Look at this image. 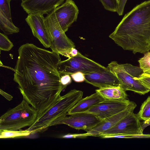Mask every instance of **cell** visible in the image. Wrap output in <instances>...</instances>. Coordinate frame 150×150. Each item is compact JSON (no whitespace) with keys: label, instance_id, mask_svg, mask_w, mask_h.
Segmentation results:
<instances>
[{"label":"cell","instance_id":"1","mask_svg":"<svg viewBox=\"0 0 150 150\" xmlns=\"http://www.w3.org/2000/svg\"><path fill=\"white\" fill-rule=\"evenodd\" d=\"M18 51L13 80L23 99L37 110V120L58 102L66 87L61 83L57 69L60 54L29 43Z\"/></svg>","mask_w":150,"mask_h":150},{"label":"cell","instance_id":"2","mask_svg":"<svg viewBox=\"0 0 150 150\" xmlns=\"http://www.w3.org/2000/svg\"><path fill=\"white\" fill-rule=\"evenodd\" d=\"M109 37L125 50L144 54L150 50V0L126 13Z\"/></svg>","mask_w":150,"mask_h":150},{"label":"cell","instance_id":"3","mask_svg":"<svg viewBox=\"0 0 150 150\" xmlns=\"http://www.w3.org/2000/svg\"><path fill=\"white\" fill-rule=\"evenodd\" d=\"M83 92L76 89L71 90L60 99L53 107L27 129L31 134L42 132L47 130L50 125L55 120L68 115V113L82 98Z\"/></svg>","mask_w":150,"mask_h":150},{"label":"cell","instance_id":"4","mask_svg":"<svg viewBox=\"0 0 150 150\" xmlns=\"http://www.w3.org/2000/svg\"><path fill=\"white\" fill-rule=\"evenodd\" d=\"M37 110L25 100L1 115L0 130H18L31 126L37 117Z\"/></svg>","mask_w":150,"mask_h":150},{"label":"cell","instance_id":"5","mask_svg":"<svg viewBox=\"0 0 150 150\" xmlns=\"http://www.w3.org/2000/svg\"><path fill=\"white\" fill-rule=\"evenodd\" d=\"M116 77L120 86L125 91H131L144 95L150 90L136 79L144 72L139 67L129 64H119L113 61L107 67Z\"/></svg>","mask_w":150,"mask_h":150},{"label":"cell","instance_id":"6","mask_svg":"<svg viewBox=\"0 0 150 150\" xmlns=\"http://www.w3.org/2000/svg\"><path fill=\"white\" fill-rule=\"evenodd\" d=\"M45 23L52 51L69 58L70 52L75 45L61 28L53 11L47 14Z\"/></svg>","mask_w":150,"mask_h":150},{"label":"cell","instance_id":"7","mask_svg":"<svg viewBox=\"0 0 150 150\" xmlns=\"http://www.w3.org/2000/svg\"><path fill=\"white\" fill-rule=\"evenodd\" d=\"M105 67L84 56L79 52L76 56L61 61L58 64L57 69L60 75H70L77 72L87 74Z\"/></svg>","mask_w":150,"mask_h":150},{"label":"cell","instance_id":"8","mask_svg":"<svg viewBox=\"0 0 150 150\" xmlns=\"http://www.w3.org/2000/svg\"><path fill=\"white\" fill-rule=\"evenodd\" d=\"M93 114L82 112L67 115L57 119L49 125V127L65 124L76 129H82L86 132L90 131L101 120Z\"/></svg>","mask_w":150,"mask_h":150},{"label":"cell","instance_id":"9","mask_svg":"<svg viewBox=\"0 0 150 150\" xmlns=\"http://www.w3.org/2000/svg\"><path fill=\"white\" fill-rule=\"evenodd\" d=\"M140 120L134 112L126 115L113 127L102 134L99 137L117 134L127 135L143 134Z\"/></svg>","mask_w":150,"mask_h":150},{"label":"cell","instance_id":"10","mask_svg":"<svg viewBox=\"0 0 150 150\" xmlns=\"http://www.w3.org/2000/svg\"><path fill=\"white\" fill-rule=\"evenodd\" d=\"M131 102V101L128 99L105 100L92 107L85 112L93 114L102 120L124 110L128 106Z\"/></svg>","mask_w":150,"mask_h":150},{"label":"cell","instance_id":"11","mask_svg":"<svg viewBox=\"0 0 150 150\" xmlns=\"http://www.w3.org/2000/svg\"><path fill=\"white\" fill-rule=\"evenodd\" d=\"M53 11L60 26L65 33L77 20L79 9L72 0H66Z\"/></svg>","mask_w":150,"mask_h":150},{"label":"cell","instance_id":"12","mask_svg":"<svg viewBox=\"0 0 150 150\" xmlns=\"http://www.w3.org/2000/svg\"><path fill=\"white\" fill-rule=\"evenodd\" d=\"M137 106L134 102L122 111L101 120L90 131L85 133L88 136L99 137L102 133L115 125L130 113L134 112Z\"/></svg>","mask_w":150,"mask_h":150},{"label":"cell","instance_id":"13","mask_svg":"<svg viewBox=\"0 0 150 150\" xmlns=\"http://www.w3.org/2000/svg\"><path fill=\"white\" fill-rule=\"evenodd\" d=\"M84 76L86 82L99 88L120 86L117 78L107 67Z\"/></svg>","mask_w":150,"mask_h":150},{"label":"cell","instance_id":"14","mask_svg":"<svg viewBox=\"0 0 150 150\" xmlns=\"http://www.w3.org/2000/svg\"><path fill=\"white\" fill-rule=\"evenodd\" d=\"M45 18L41 13L28 14L25 20L30 28L34 36L46 48L50 44L45 25Z\"/></svg>","mask_w":150,"mask_h":150},{"label":"cell","instance_id":"15","mask_svg":"<svg viewBox=\"0 0 150 150\" xmlns=\"http://www.w3.org/2000/svg\"><path fill=\"white\" fill-rule=\"evenodd\" d=\"M65 0H22L21 6L28 14H48Z\"/></svg>","mask_w":150,"mask_h":150},{"label":"cell","instance_id":"16","mask_svg":"<svg viewBox=\"0 0 150 150\" xmlns=\"http://www.w3.org/2000/svg\"><path fill=\"white\" fill-rule=\"evenodd\" d=\"M105 99L98 93H96L85 98H82L68 112V115L86 112L92 107Z\"/></svg>","mask_w":150,"mask_h":150},{"label":"cell","instance_id":"17","mask_svg":"<svg viewBox=\"0 0 150 150\" xmlns=\"http://www.w3.org/2000/svg\"><path fill=\"white\" fill-rule=\"evenodd\" d=\"M105 100H123L127 99V95L121 86L99 88L96 90Z\"/></svg>","mask_w":150,"mask_h":150},{"label":"cell","instance_id":"18","mask_svg":"<svg viewBox=\"0 0 150 150\" xmlns=\"http://www.w3.org/2000/svg\"><path fill=\"white\" fill-rule=\"evenodd\" d=\"M0 28L6 35L16 33L19 32V28L16 26L12 21L9 20L0 12Z\"/></svg>","mask_w":150,"mask_h":150},{"label":"cell","instance_id":"19","mask_svg":"<svg viewBox=\"0 0 150 150\" xmlns=\"http://www.w3.org/2000/svg\"><path fill=\"white\" fill-rule=\"evenodd\" d=\"M31 132L28 129L18 130H0V138L6 139L24 137L29 135Z\"/></svg>","mask_w":150,"mask_h":150},{"label":"cell","instance_id":"20","mask_svg":"<svg viewBox=\"0 0 150 150\" xmlns=\"http://www.w3.org/2000/svg\"><path fill=\"white\" fill-rule=\"evenodd\" d=\"M137 115L140 120L146 121L150 119V96L142 103Z\"/></svg>","mask_w":150,"mask_h":150},{"label":"cell","instance_id":"21","mask_svg":"<svg viewBox=\"0 0 150 150\" xmlns=\"http://www.w3.org/2000/svg\"><path fill=\"white\" fill-rule=\"evenodd\" d=\"M13 47V43L6 35L0 33V50L9 51Z\"/></svg>","mask_w":150,"mask_h":150},{"label":"cell","instance_id":"22","mask_svg":"<svg viewBox=\"0 0 150 150\" xmlns=\"http://www.w3.org/2000/svg\"><path fill=\"white\" fill-rule=\"evenodd\" d=\"M11 0H0V12L12 21L10 6Z\"/></svg>","mask_w":150,"mask_h":150},{"label":"cell","instance_id":"23","mask_svg":"<svg viewBox=\"0 0 150 150\" xmlns=\"http://www.w3.org/2000/svg\"><path fill=\"white\" fill-rule=\"evenodd\" d=\"M138 62L139 67L144 73L150 70V51L144 54L143 57L140 58Z\"/></svg>","mask_w":150,"mask_h":150},{"label":"cell","instance_id":"24","mask_svg":"<svg viewBox=\"0 0 150 150\" xmlns=\"http://www.w3.org/2000/svg\"><path fill=\"white\" fill-rule=\"evenodd\" d=\"M101 137L103 138H150V134L142 135H127L124 134H115L103 136Z\"/></svg>","mask_w":150,"mask_h":150},{"label":"cell","instance_id":"25","mask_svg":"<svg viewBox=\"0 0 150 150\" xmlns=\"http://www.w3.org/2000/svg\"><path fill=\"white\" fill-rule=\"evenodd\" d=\"M106 10L112 12H116L118 3L117 0H99Z\"/></svg>","mask_w":150,"mask_h":150},{"label":"cell","instance_id":"26","mask_svg":"<svg viewBox=\"0 0 150 150\" xmlns=\"http://www.w3.org/2000/svg\"><path fill=\"white\" fill-rule=\"evenodd\" d=\"M150 90V74L144 73L139 78H136Z\"/></svg>","mask_w":150,"mask_h":150},{"label":"cell","instance_id":"27","mask_svg":"<svg viewBox=\"0 0 150 150\" xmlns=\"http://www.w3.org/2000/svg\"><path fill=\"white\" fill-rule=\"evenodd\" d=\"M72 79L76 82H81L85 81L84 74L81 72H77L70 75Z\"/></svg>","mask_w":150,"mask_h":150},{"label":"cell","instance_id":"28","mask_svg":"<svg viewBox=\"0 0 150 150\" xmlns=\"http://www.w3.org/2000/svg\"><path fill=\"white\" fill-rule=\"evenodd\" d=\"M60 82L62 85L67 87L71 82V79L69 74L60 75Z\"/></svg>","mask_w":150,"mask_h":150},{"label":"cell","instance_id":"29","mask_svg":"<svg viewBox=\"0 0 150 150\" xmlns=\"http://www.w3.org/2000/svg\"><path fill=\"white\" fill-rule=\"evenodd\" d=\"M87 136L85 133L83 134H68L61 136V138L68 139V138H83L86 137Z\"/></svg>","mask_w":150,"mask_h":150},{"label":"cell","instance_id":"30","mask_svg":"<svg viewBox=\"0 0 150 150\" xmlns=\"http://www.w3.org/2000/svg\"><path fill=\"white\" fill-rule=\"evenodd\" d=\"M127 1V0H120L118 9L116 12L119 16L123 15L125 7Z\"/></svg>","mask_w":150,"mask_h":150},{"label":"cell","instance_id":"31","mask_svg":"<svg viewBox=\"0 0 150 150\" xmlns=\"http://www.w3.org/2000/svg\"><path fill=\"white\" fill-rule=\"evenodd\" d=\"M0 94L9 101L12 100L13 98V96L11 95L6 93L1 89H0Z\"/></svg>","mask_w":150,"mask_h":150},{"label":"cell","instance_id":"32","mask_svg":"<svg viewBox=\"0 0 150 150\" xmlns=\"http://www.w3.org/2000/svg\"><path fill=\"white\" fill-rule=\"evenodd\" d=\"M79 52V51L75 47L73 48L70 53V57L69 58L76 56L78 54Z\"/></svg>","mask_w":150,"mask_h":150},{"label":"cell","instance_id":"33","mask_svg":"<svg viewBox=\"0 0 150 150\" xmlns=\"http://www.w3.org/2000/svg\"><path fill=\"white\" fill-rule=\"evenodd\" d=\"M142 127L144 129L148 126L150 125V119L146 121L141 122Z\"/></svg>","mask_w":150,"mask_h":150},{"label":"cell","instance_id":"34","mask_svg":"<svg viewBox=\"0 0 150 150\" xmlns=\"http://www.w3.org/2000/svg\"><path fill=\"white\" fill-rule=\"evenodd\" d=\"M145 73H147V74H150V70L148 71H147Z\"/></svg>","mask_w":150,"mask_h":150},{"label":"cell","instance_id":"35","mask_svg":"<svg viewBox=\"0 0 150 150\" xmlns=\"http://www.w3.org/2000/svg\"><path fill=\"white\" fill-rule=\"evenodd\" d=\"M117 0V1L118 3H119V2L120 0Z\"/></svg>","mask_w":150,"mask_h":150},{"label":"cell","instance_id":"36","mask_svg":"<svg viewBox=\"0 0 150 150\" xmlns=\"http://www.w3.org/2000/svg\"></svg>","mask_w":150,"mask_h":150}]
</instances>
